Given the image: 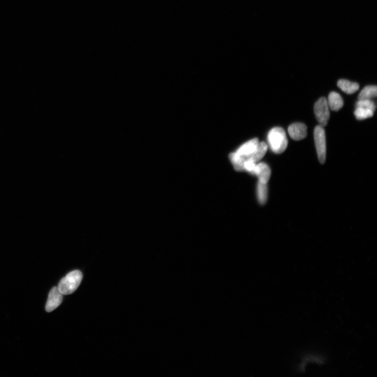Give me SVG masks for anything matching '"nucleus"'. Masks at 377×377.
Returning a JSON list of instances; mask_svg holds the SVG:
<instances>
[{"label":"nucleus","mask_w":377,"mask_h":377,"mask_svg":"<svg viewBox=\"0 0 377 377\" xmlns=\"http://www.w3.org/2000/svg\"><path fill=\"white\" fill-rule=\"evenodd\" d=\"M258 201L261 204H264L267 201L268 189L267 183L259 182L257 183L256 188Z\"/></svg>","instance_id":"9d476101"},{"label":"nucleus","mask_w":377,"mask_h":377,"mask_svg":"<svg viewBox=\"0 0 377 377\" xmlns=\"http://www.w3.org/2000/svg\"><path fill=\"white\" fill-rule=\"evenodd\" d=\"M63 300V295L59 292L58 287L52 288L49 292L47 303L46 305V311L51 312L61 305Z\"/></svg>","instance_id":"39448f33"},{"label":"nucleus","mask_w":377,"mask_h":377,"mask_svg":"<svg viewBox=\"0 0 377 377\" xmlns=\"http://www.w3.org/2000/svg\"><path fill=\"white\" fill-rule=\"evenodd\" d=\"M314 109L316 118L320 125L323 127H326L330 116L329 108L327 98L324 97L321 98L315 103Z\"/></svg>","instance_id":"20e7f679"},{"label":"nucleus","mask_w":377,"mask_h":377,"mask_svg":"<svg viewBox=\"0 0 377 377\" xmlns=\"http://www.w3.org/2000/svg\"><path fill=\"white\" fill-rule=\"evenodd\" d=\"M337 86L343 92L348 95H352L358 91L360 88L359 83L349 82L345 79H341L337 82Z\"/></svg>","instance_id":"1a4fd4ad"},{"label":"nucleus","mask_w":377,"mask_h":377,"mask_svg":"<svg viewBox=\"0 0 377 377\" xmlns=\"http://www.w3.org/2000/svg\"><path fill=\"white\" fill-rule=\"evenodd\" d=\"M377 95V88L376 85H368L363 88L359 95V100H372Z\"/></svg>","instance_id":"9b49d317"},{"label":"nucleus","mask_w":377,"mask_h":377,"mask_svg":"<svg viewBox=\"0 0 377 377\" xmlns=\"http://www.w3.org/2000/svg\"><path fill=\"white\" fill-rule=\"evenodd\" d=\"M288 133L291 138L295 141H300L307 136V127L301 123H295L290 125Z\"/></svg>","instance_id":"423d86ee"},{"label":"nucleus","mask_w":377,"mask_h":377,"mask_svg":"<svg viewBox=\"0 0 377 377\" xmlns=\"http://www.w3.org/2000/svg\"><path fill=\"white\" fill-rule=\"evenodd\" d=\"M314 141L319 160L322 164H325L327 156V143L326 131L324 127L317 125L314 131Z\"/></svg>","instance_id":"7ed1b4c3"},{"label":"nucleus","mask_w":377,"mask_h":377,"mask_svg":"<svg viewBox=\"0 0 377 377\" xmlns=\"http://www.w3.org/2000/svg\"><path fill=\"white\" fill-rule=\"evenodd\" d=\"M257 163L251 160H247L244 162L243 165V171H246L250 174L254 175Z\"/></svg>","instance_id":"4468645a"},{"label":"nucleus","mask_w":377,"mask_h":377,"mask_svg":"<svg viewBox=\"0 0 377 377\" xmlns=\"http://www.w3.org/2000/svg\"><path fill=\"white\" fill-rule=\"evenodd\" d=\"M327 101L329 109L334 111H339L344 105L342 98L336 92H330Z\"/></svg>","instance_id":"6e6552de"},{"label":"nucleus","mask_w":377,"mask_h":377,"mask_svg":"<svg viewBox=\"0 0 377 377\" xmlns=\"http://www.w3.org/2000/svg\"><path fill=\"white\" fill-rule=\"evenodd\" d=\"M374 115V111L364 108L356 107L354 112V115L359 120H365V119L372 117Z\"/></svg>","instance_id":"f8f14e48"},{"label":"nucleus","mask_w":377,"mask_h":377,"mask_svg":"<svg viewBox=\"0 0 377 377\" xmlns=\"http://www.w3.org/2000/svg\"><path fill=\"white\" fill-rule=\"evenodd\" d=\"M254 175L257 177L259 182L267 183L271 177L270 168L266 163H257Z\"/></svg>","instance_id":"0eeeda50"},{"label":"nucleus","mask_w":377,"mask_h":377,"mask_svg":"<svg viewBox=\"0 0 377 377\" xmlns=\"http://www.w3.org/2000/svg\"><path fill=\"white\" fill-rule=\"evenodd\" d=\"M364 108L373 110L375 112L376 109V106L375 103L372 100H366V99H363V100H359L356 104V108Z\"/></svg>","instance_id":"ddd939ff"},{"label":"nucleus","mask_w":377,"mask_h":377,"mask_svg":"<svg viewBox=\"0 0 377 377\" xmlns=\"http://www.w3.org/2000/svg\"><path fill=\"white\" fill-rule=\"evenodd\" d=\"M267 139L271 150L276 154H281L287 148V137L285 131L281 128L276 127L270 130Z\"/></svg>","instance_id":"f257e3e1"},{"label":"nucleus","mask_w":377,"mask_h":377,"mask_svg":"<svg viewBox=\"0 0 377 377\" xmlns=\"http://www.w3.org/2000/svg\"><path fill=\"white\" fill-rule=\"evenodd\" d=\"M82 274L79 270H74L66 275L59 282L58 288L63 295L73 294L80 285Z\"/></svg>","instance_id":"f03ea898"}]
</instances>
